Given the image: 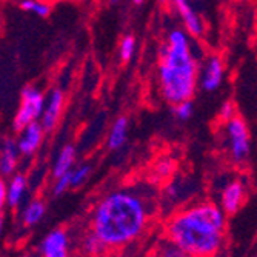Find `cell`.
<instances>
[{
    "label": "cell",
    "mask_w": 257,
    "mask_h": 257,
    "mask_svg": "<svg viewBox=\"0 0 257 257\" xmlns=\"http://www.w3.org/2000/svg\"><path fill=\"white\" fill-rule=\"evenodd\" d=\"M156 209L150 186H123L102 196L91 211L89 229L108 245L120 248L136 242L147 231Z\"/></svg>",
    "instance_id": "cell-1"
},
{
    "label": "cell",
    "mask_w": 257,
    "mask_h": 257,
    "mask_svg": "<svg viewBox=\"0 0 257 257\" xmlns=\"http://www.w3.org/2000/svg\"><path fill=\"white\" fill-rule=\"evenodd\" d=\"M226 213L213 202H197L173 213L165 234L194 257H213L225 240Z\"/></svg>",
    "instance_id": "cell-2"
},
{
    "label": "cell",
    "mask_w": 257,
    "mask_h": 257,
    "mask_svg": "<svg viewBox=\"0 0 257 257\" xmlns=\"http://www.w3.org/2000/svg\"><path fill=\"white\" fill-rule=\"evenodd\" d=\"M199 74L190 34L179 28L171 30L160 46L157 65V82L163 99L170 105L193 99Z\"/></svg>",
    "instance_id": "cell-3"
},
{
    "label": "cell",
    "mask_w": 257,
    "mask_h": 257,
    "mask_svg": "<svg viewBox=\"0 0 257 257\" xmlns=\"http://www.w3.org/2000/svg\"><path fill=\"white\" fill-rule=\"evenodd\" d=\"M46 97L43 92L33 85H28L20 92V103L13 119V130L14 133H20L23 128L34 122H40L42 114L45 109Z\"/></svg>",
    "instance_id": "cell-4"
},
{
    "label": "cell",
    "mask_w": 257,
    "mask_h": 257,
    "mask_svg": "<svg viewBox=\"0 0 257 257\" xmlns=\"http://www.w3.org/2000/svg\"><path fill=\"white\" fill-rule=\"evenodd\" d=\"M225 140L232 162L243 163L251 153V136L245 120L239 115L225 123Z\"/></svg>",
    "instance_id": "cell-5"
},
{
    "label": "cell",
    "mask_w": 257,
    "mask_h": 257,
    "mask_svg": "<svg viewBox=\"0 0 257 257\" xmlns=\"http://www.w3.org/2000/svg\"><path fill=\"white\" fill-rule=\"evenodd\" d=\"M40 257H71L69 255V236L63 228H54L46 234L39 246Z\"/></svg>",
    "instance_id": "cell-6"
},
{
    "label": "cell",
    "mask_w": 257,
    "mask_h": 257,
    "mask_svg": "<svg viewBox=\"0 0 257 257\" xmlns=\"http://www.w3.org/2000/svg\"><path fill=\"white\" fill-rule=\"evenodd\" d=\"M223 77H225V65L222 57L213 54L209 56L199 74V85L203 91L206 92H214L217 91L222 83H223Z\"/></svg>",
    "instance_id": "cell-7"
},
{
    "label": "cell",
    "mask_w": 257,
    "mask_h": 257,
    "mask_svg": "<svg viewBox=\"0 0 257 257\" xmlns=\"http://www.w3.org/2000/svg\"><path fill=\"white\" fill-rule=\"evenodd\" d=\"M63 105H65L63 91L60 88H53L48 92V96H46L45 109L40 119V123L43 130L46 131V134L53 133L57 128L59 120L62 117V112H63Z\"/></svg>",
    "instance_id": "cell-8"
},
{
    "label": "cell",
    "mask_w": 257,
    "mask_h": 257,
    "mask_svg": "<svg viewBox=\"0 0 257 257\" xmlns=\"http://www.w3.org/2000/svg\"><path fill=\"white\" fill-rule=\"evenodd\" d=\"M171 7L174 11L179 14L182 23H183V30L188 33L191 37H200L203 34V22L197 11L193 8L190 0H171Z\"/></svg>",
    "instance_id": "cell-9"
},
{
    "label": "cell",
    "mask_w": 257,
    "mask_h": 257,
    "mask_svg": "<svg viewBox=\"0 0 257 257\" xmlns=\"http://www.w3.org/2000/svg\"><path fill=\"white\" fill-rule=\"evenodd\" d=\"M17 134H19L17 145H19L22 157H33L42 147L46 131L43 130L40 122H34L28 125L27 128H23Z\"/></svg>",
    "instance_id": "cell-10"
},
{
    "label": "cell",
    "mask_w": 257,
    "mask_h": 257,
    "mask_svg": "<svg viewBox=\"0 0 257 257\" xmlns=\"http://www.w3.org/2000/svg\"><path fill=\"white\" fill-rule=\"evenodd\" d=\"M246 197V188L240 180H231L228 182L220 193V206L223 211L231 216L236 214L242 208Z\"/></svg>",
    "instance_id": "cell-11"
},
{
    "label": "cell",
    "mask_w": 257,
    "mask_h": 257,
    "mask_svg": "<svg viewBox=\"0 0 257 257\" xmlns=\"http://www.w3.org/2000/svg\"><path fill=\"white\" fill-rule=\"evenodd\" d=\"M20 156L17 139L7 137L2 144V153H0V173L4 177H10L16 173Z\"/></svg>",
    "instance_id": "cell-12"
},
{
    "label": "cell",
    "mask_w": 257,
    "mask_h": 257,
    "mask_svg": "<svg viewBox=\"0 0 257 257\" xmlns=\"http://www.w3.org/2000/svg\"><path fill=\"white\" fill-rule=\"evenodd\" d=\"M28 191V180L27 176L22 173H14L8 177L7 182V206L16 209L25 200Z\"/></svg>",
    "instance_id": "cell-13"
},
{
    "label": "cell",
    "mask_w": 257,
    "mask_h": 257,
    "mask_svg": "<svg viewBox=\"0 0 257 257\" xmlns=\"http://www.w3.org/2000/svg\"><path fill=\"white\" fill-rule=\"evenodd\" d=\"M76 159H77L76 148L71 144L65 145L59 151V154H57V157H56V160L53 163V170H51L53 179H59V177H62V176H65L68 173H71L76 168L74 167L76 165Z\"/></svg>",
    "instance_id": "cell-14"
},
{
    "label": "cell",
    "mask_w": 257,
    "mask_h": 257,
    "mask_svg": "<svg viewBox=\"0 0 257 257\" xmlns=\"http://www.w3.org/2000/svg\"><path fill=\"white\" fill-rule=\"evenodd\" d=\"M128 126H130V122L125 115H120V117L114 120V123L111 125L108 139H106V147L111 151H115L125 145L126 137H128Z\"/></svg>",
    "instance_id": "cell-15"
},
{
    "label": "cell",
    "mask_w": 257,
    "mask_h": 257,
    "mask_svg": "<svg viewBox=\"0 0 257 257\" xmlns=\"http://www.w3.org/2000/svg\"><path fill=\"white\" fill-rule=\"evenodd\" d=\"M148 257H194V255L163 234L157 240V243L154 245Z\"/></svg>",
    "instance_id": "cell-16"
},
{
    "label": "cell",
    "mask_w": 257,
    "mask_h": 257,
    "mask_svg": "<svg viewBox=\"0 0 257 257\" xmlns=\"http://www.w3.org/2000/svg\"><path fill=\"white\" fill-rule=\"evenodd\" d=\"M46 213V203L42 199H34L30 203H27V206L22 209V223L25 226H36Z\"/></svg>",
    "instance_id": "cell-17"
},
{
    "label": "cell",
    "mask_w": 257,
    "mask_h": 257,
    "mask_svg": "<svg viewBox=\"0 0 257 257\" xmlns=\"http://www.w3.org/2000/svg\"><path fill=\"white\" fill-rule=\"evenodd\" d=\"M174 171H176V162L168 156H163L154 162L151 174L154 182H163V180H170Z\"/></svg>",
    "instance_id": "cell-18"
},
{
    "label": "cell",
    "mask_w": 257,
    "mask_h": 257,
    "mask_svg": "<svg viewBox=\"0 0 257 257\" xmlns=\"http://www.w3.org/2000/svg\"><path fill=\"white\" fill-rule=\"evenodd\" d=\"M82 249L88 257H100L108 251V245L89 229V232L86 236H83L82 239Z\"/></svg>",
    "instance_id": "cell-19"
},
{
    "label": "cell",
    "mask_w": 257,
    "mask_h": 257,
    "mask_svg": "<svg viewBox=\"0 0 257 257\" xmlns=\"http://www.w3.org/2000/svg\"><path fill=\"white\" fill-rule=\"evenodd\" d=\"M19 7L25 13L34 14V16H37L40 19L50 17L51 10H53L50 0H20Z\"/></svg>",
    "instance_id": "cell-20"
},
{
    "label": "cell",
    "mask_w": 257,
    "mask_h": 257,
    "mask_svg": "<svg viewBox=\"0 0 257 257\" xmlns=\"http://www.w3.org/2000/svg\"><path fill=\"white\" fill-rule=\"evenodd\" d=\"M136 54V37L133 34H126L119 45V57L122 62H130Z\"/></svg>",
    "instance_id": "cell-21"
},
{
    "label": "cell",
    "mask_w": 257,
    "mask_h": 257,
    "mask_svg": "<svg viewBox=\"0 0 257 257\" xmlns=\"http://www.w3.org/2000/svg\"><path fill=\"white\" fill-rule=\"evenodd\" d=\"M92 173V167L89 163H83V165L76 167L71 171V186L73 188H79V186L85 185Z\"/></svg>",
    "instance_id": "cell-22"
},
{
    "label": "cell",
    "mask_w": 257,
    "mask_h": 257,
    "mask_svg": "<svg viewBox=\"0 0 257 257\" xmlns=\"http://www.w3.org/2000/svg\"><path fill=\"white\" fill-rule=\"evenodd\" d=\"M173 106H174V115H176L179 120L185 122V120L191 119V115L194 112V106H193L191 99L190 100H183L180 103H176Z\"/></svg>",
    "instance_id": "cell-23"
},
{
    "label": "cell",
    "mask_w": 257,
    "mask_h": 257,
    "mask_svg": "<svg viewBox=\"0 0 257 257\" xmlns=\"http://www.w3.org/2000/svg\"><path fill=\"white\" fill-rule=\"evenodd\" d=\"M71 173H68L59 179H54V185H53V196L59 197L62 194H65L68 190H71Z\"/></svg>",
    "instance_id": "cell-24"
},
{
    "label": "cell",
    "mask_w": 257,
    "mask_h": 257,
    "mask_svg": "<svg viewBox=\"0 0 257 257\" xmlns=\"http://www.w3.org/2000/svg\"><path fill=\"white\" fill-rule=\"evenodd\" d=\"M236 117V105L232 103L231 100H226L222 103L220 109H219V119L222 123H226L229 122L231 119Z\"/></svg>",
    "instance_id": "cell-25"
},
{
    "label": "cell",
    "mask_w": 257,
    "mask_h": 257,
    "mask_svg": "<svg viewBox=\"0 0 257 257\" xmlns=\"http://www.w3.org/2000/svg\"><path fill=\"white\" fill-rule=\"evenodd\" d=\"M0 205H2V208L7 205V180L2 179V182H0Z\"/></svg>",
    "instance_id": "cell-26"
},
{
    "label": "cell",
    "mask_w": 257,
    "mask_h": 257,
    "mask_svg": "<svg viewBox=\"0 0 257 257\" xmlns=\"http://www.w3.org/2000/svg\"><path fill=\"white\" fill-rule=\"evenodd\" d=\"M19 257H40L39 254H31V252H25V254H20Z\"/></svg>",
    "instance_id": "cell-27"
},
{
    "label": "cell",
    "mask_w": 257,
    "mask_h": 257,
    "mask_svg": "<svg viewBox=\"0 0 257 257\" xmlns=\"http://www.w3.org/2000/svg\"><path fill=\"white\" fill-rule=\"evenodd\" d=\"M160 5H171V0H157Z\"/></svg>",
    "instance_id": "cell-28"
},
{
    "label": "cell",
    "mask_w": 257,
    "mask_h": 257,
    "mask_svg": "<svg viewBox=\"0 0 257 257\" xmlns=\"http://www.w3.org/2000/svg\"><path fill=\"white\" fill-rule=\"evenodd\" d=\"M144 2H145V0H133V4H134L136 7H140Z\"/></svg>",
    "instance_id": "cell-29"
},
{
    "label": "cell",
    "mask_w": 257,
    "mask_h": 257,
    "mask_svg": "<svg viewBox=\"0 0 257 257\" xmlns=\"http://www.w3.org/2000/svg\"><path fill=\"white\" fill-rule=\"evenodd\" d=\"M108 2H109L111 5H117V4L120 2V0H108Z\"/></svg>",
    "instance_id": "cell-30"
},
{
    "label": "cell",
    "mask_w": 257,
    "mask_h": 257,
    "mask_svg": "<svg viewBox=\"0 0 257 257\" xmlns=\"http://www.w3.org/2000/svg\"><path fill=\"white\" fill-rule=\"evenodd\" d=\"M50 2H51V4H53V2H57V0H50Z\"/></svg>",
    "instance_id": "cell-31"
},
{
    "label": "cell",
    "mask_w": 257,
    "mask_h": 257,
    "mask_svg": "<svg viewBox=\"0 0 257 257\" xmlns=\"http://www.w3.org/2000/svg\"><path fill=\"white\" fill-rule=\"evenodd\" d=\"M16 2H20V0H16Z\"/></svg>",
    "instance_id": "cell-32"
}]
</instances>
